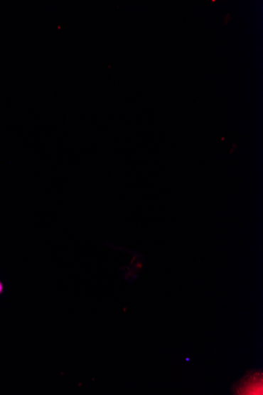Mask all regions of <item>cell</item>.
Segmentation results:
<instances>
[{"label":"cell","mask_w":263,"mask_h":395,"mask_svg":"<svg viewBox=\"0 0 263 395\" xmlns=\"http://www.w3.org/2000/svg\"><path fill=\"white\" fill-rule=\"evenodd\" d=\"M4 292V284L1 281H0V294H2Z\"/></svg>","instance_id":"obj_1"}]
</instances>
